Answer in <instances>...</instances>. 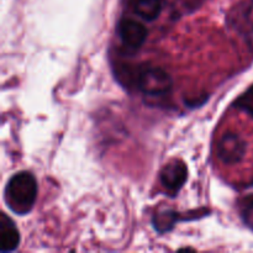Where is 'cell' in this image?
Segmentation results:
<instances>
[{"label": "cell", "instance_id": "277c9868", "mask_svg": "<svg viewBox=\"0 0 253 253\" xmlns=\"http://www.w3.org/2000/svg\"><path fill=\"white\" fill-rule=\"evenodd\" d=\"M246 143L236 133H226L222 136L217 146L220 160L226 165H235L244 158Z\"/></svg>", "mask_w": 253, "mask_h": 253}, {"label": "cell", "instance_id": "7a4b0ae2", "mask_svg": "<svg viewBox=\"0 0 253 253\" xmlns=\"http://www.w3.org/2000/svg\"><path fill=\"white\" fill-rule=\"evenodd\" d=\"M137 84L146 95L158 96L167 94L172 89V78L165 69L146 67L138 74Z\"/></svg>", "mask_w": 253, "mask_h": 253}, {"label": "cell", "instance_id": "3957f363", "mask_svg": "<svg viewBox=\"0 0 253 253\" xmlns=\"http://www.w3.org/2000/svg\"><path fill=\"white\" fill-rule=\"evenodd\" d=\"M119 35L124 46L136 51L146 42L148 32L141 22L132 19H124L119 24Z\"/></svg>", "mask_w": 253, "mask_h": 253}, {"label": "cell", "instance_id": "52a82bcc", "mask_svg": "<svg viewBox=\"0 0 253 253\" xmlns=\"http://www.w3.org/2000/svg\"><path fill=\"white\" fill-rule=\"evenodd\" d=\"M132 5L136 14L146 21L157 19L162 10L161 0H132Z\"/></svg>", "mask_w": 253, "mask_h": 253}, {"label": "cell", "instance_id": "5b68a950", "mask_svg": "<svg viewBox=\"0 0 253 253\" xmlns=\"http://www.w3.org/2000/svg\"><path fill=\"white\" fill-rule=\"evenodd\" d=\"M188 177L187 166L183 162H173L166 166L161 172V182L169 192L175 193L183 187Z\"/></svg>", "mask_w": 253, "mask_h": 253}, {"label": "cell", "instance_id": "9c48e42d", "mask_svg": "<svg viewBox=\"0 0 253 253\" xmlns=\"http://www.w3.org/2000/svg\"><path fill=\"white\" fill-rule=\"evenodd\" d=\"M244 215H245V219H246L247 224L253 226V199L246 204Z\"/></svg>", "mask_w": 253, "mask_h": 253}, {"label": "cell", "instance_id": "6da1fadb", "mask_svg": "<svg viewBox=\"0 0 253 253\" xmlns=\"http://www.w3.org/2000/svg\"><path fill=\"white\" fill-rule=\"evenodd\" d=\"M37 198V182L30 172L12 175L5 188V200L11 211L26 215L34 208Z\"/></svg>", "mask_w": 253, "mask_h": 253}, {"label": "cell", "instance_id": "ba28073f", "mask_svg": "<svg viewBox=\"0 0 253 253\" xmlns=\"http://www.w3.org/2000/svg\"><path fill=\"white\" fill-rule=\"evenodd\" d=\"M240 106H242L247 113L253 116V88L250 89L249 93L242 96L241 101H240Z\"/></svg>", "mask_w": 253, "mask_h": 253}, {"label": "cell", "instance_id": "8992f818", "mask_svg": "<svg viewBox=\"0 0 253 253\" xmlns=\"http://www.w3.org/2000/svg\"><path fill=\"white\" fill-rule=\"evenodd\" d=\"M20 235L14 222L6 214L0 215V250L1 252H11L17 249Z\"/></svg>", "mask_w": 253, "mask_h": 253}]
</instances>
